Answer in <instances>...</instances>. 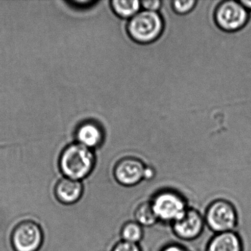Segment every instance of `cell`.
I'll use <instances>...</instances> for the list:
<instances>
[{"label":"cell","mask_w":251,"mask_h":251,"mask_svg":"<svg viewBox=\"0 0 251 251\" xmlns=\"http://www.w3.org/2000/svg\"><path fill=\"white\" fill-rule=\"evenodd\" d=\"M239 2L249 12H251V0H239Z\"/></svg>","instance_id":"d6986e66"},{"label":"cell","mask_w":251,"mask_h":251,"mask_svg":"<svg viewBox=\"0 0 251 251\" xmlns=\"http://www.w3.org/2000/svg\"><path fill=\"white\" fill-rule=\"evenodd\" d=\"M111 8L117 17L128 21L141 11L142 6L139 0H113Z\"/></svg>","instance_id":"7c38bea8"},{"label":"cell","mask_w":251,"mask_h":251,"mask_svg":"<svg viewBox=\"0 0 251 251\" xmlns=\"http://www.w3.org/2000/svg\"><path fill=\"white\" fill-rule=\"evenodd\" d=\"M95 166V154L92 150L80 144L67 147L59 160V167L66 177L80 180L90 176Z\"/></svg>","instance_id":"6da1fadb"},{"label":"cell","mask_w":251,"mask_h":251,"mask_svg":"<svg viewBox=\"0 0 251 251\" xmlns=\"http://www.w3.org/2000/svg\"><path fill=\"white\" fill-rule=\"evenodd\" d=\"M142 10L151 11V12H159L162 7V1L161 0H143L141 1Z\"/></svg>","instance_id":"2e32d148"},{"label":"cell","mask_w":251,"mask_h":251,"mask_svg":"<svg viewBox=\"0 0 251 251\" xmlns=\"http://www.w3.org/2000/svg\"><path fill=\"white\" fill-rule=\"evenodd\" d=\"M164 29V21L159 12L142 10L127 21L129 37L139 45H149L158 40Z\"/></svg>","instance_id":"7a4b0ae2"},{"label":"cell","mask_w":251,"mask_h":251,"mask_svg":"<svg viewBox=\"0 0 251 251\" xmlns=\"http://www.w3.org/2000/svg\"><path fill=\"white\" fill-rule=\"evenodd\" d=\"M197 4V0H172L173 11L180 16L186 15L192 12Z\"/></svg>","instance_id":"9a60e30c"},{"label":"cell","mask_w":251,"mask_h":251,"mask_svg":"<svg viewBox=\"0 0 251 251\" xmlns=\"http://www.w3.org/2000/svg\"><path fill=\"white\" fill-rule=\"evenodd\" d=\"M79 144L92 149L98 148L103 143L105 131L100 124L95 121L82 123L76 133Z\"/></svg>","instance_id":"30bf717a"},{"label":"cell","mask_w":251,"mask_h":251,"mask_svg":"<svg viewBox=\"0 0 251 251\" xmlns=\"http://www.w3.org/2000/svg\"><path fill=\"white\" fill-rule=\"evenodd\" d=\"M206 251H243L240 237L234 231L217 233L207 245Z\"/></svg>","instance_id":"8fae6325"},{"label":"cell","mask_w":251,"mask_h":251,"mask_svg":"<svg viewBox=\"0 0 251 251\" xmlns=\"http://www.w3.org/2000/svg\"><path fill=\"white\" fill-rule=\"evenodd\" d=\"M146 168L142 159L127 155L119 160L114 166V178L123 186H135L145 180Z\"/></svg>","instance_id":"52a82bcc"},{"label":"cell","mask_w":251,"mask_h":251,"mask_svg":"<svg viewBox=\"0 0 251 251\" xmlns=\"http://www.w3.org/2000/svg\"><path fill=\"white\" fill-rule=\"evenodd\" d=\"M120 234L124 242L138 244L143 237L144 230L142 226L136 221L128 222L123 225Z\"/></svg>","instance_id":"5bb4252c"},{"label":"cell","mask_w":251,"mask_h":251,"mask_svg":"<svg viewBox=\"0 0 251 251\" xmlns=\"http://www.w3.org/2000/svg\"><path fill=\"white\" fill-rule=\"evenodd\" d=\"M249 17V11L235 0H220L214 11L216 25L226 33L242 30L248 24Z\"/></svg>","instance_id":"277c9868"},{"label":"cell","mask_w":251,"mask_h":251,"mask_svg":"<svg viewBox=\"0 0 251 251\" xmlns=\"http://www.w3.org/2000/svg\"><path fill=\"white\" fill-rule=\"evenodd\" d=\"M151 202L158 220L172 224L181 219L189 208L183 197L170 189L157 192Z\"/></svg>","instance_id":"3957f363"},{"label":"cell","mask_w":251,"mask_h":251,"mask_svg":"<svg viewBox=\"0 0 251 251\" xmlns=\"http://www.w3.org/2000/svg\"><path fill=\"white\" fill-rule=\"evenodd\" d=\"M161 251H187L183 247L178 245H170L164 247Z\"/></svg>","instance_id":"ac0fdd59"},{"label":"cell","mask_w":251,"mask_h":251,"mask_svg":"<svg viewBox=\"0 0 251 251\" xmlns=\"http://www.w3.org/2000/svg\"><path fill=\"white\" fill-rule=\"evenodd\" d=\"M134 217L136 220L135 221L142 227L153 226L158 220L154 212L151 201L142 202L136 207Z\"/></svg>","instance_id":"4fadbf2b"},{"label":"cell","mask_w":251,"mask_h":251,"mask_svg":"<svg viewBox=\"0 0 251 251\" xmlns=\"http://www.w3.org/2000/svg\"><path fill=\"white\" fill-rule=\"evenodd\" d=\"M57 201L64 205H73L81 199L83 195V184L80 180L63 177L55 186Z\"/></svg>","instance_id":"9c48e42d"},{"label":"cell","mask_w":251,"mask_h":251,"mask_svg":"<svg viewBox=\"0 0 251 251\" xmlns=\"http://www.w3.org/2000/svg\"><path fill=\"white\" fill-rule=\"evenodd\" d=\"M237 213L233 204L226 200H216L206 209L205 223L217 233L233 231L237 224Z\"/></svg>","instance_id":"5b68a950"},{"label":"cell","mask_w":251,"mask_h":251,"mask_svg":"<svg viewBox=\"0 0 251 251\" xmlns=\"http://www.w3.org/2000/svg\"><path fill=\"white\" fill-rule=\"evenodd\" d=\"M43 242V229L33 220L19 223L11 233V243L14 251H39Z\"/></svg>","instance_id":"8992f818"},{"label":"cell","mask_w":251,"mask_h":251,"mask_svg":"<svg viewBox=\"0 0 251 251\" xmlns=\"http://www.w3.org/2000/svg\"><path fill=\"white\" fill-rule=\"evenodd\" d=\"M205 220L199 211L188 208L185 215L173 223L175 234L183 240H192L200 236L203 230Z\"/></svg>","instance_id":"ba28073f"},{"label":"cell","mask_w":251,"mask_h":251,"mask_svg":"<svg viewBox=\"0 0 251 251\" xmlns=\"http://www.w3.org/2000/svg\"><path fill=\"white\" fill-rule=\"evenodd\" d=\"M112 251H142V249L138 244L121 241L114 245Z\"/></svg>","instance_id":"e0dca14e"}]
</instances>
